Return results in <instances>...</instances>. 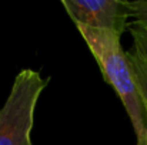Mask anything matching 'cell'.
Returning <instances> with one entry per match:
<instances>
[{"label":"cell","mask_w":147,"mask_h":145,"mask_svg":"<svg viewBox=\"0 0 147 145\" xmlns=\"http://www.w3.org/2000/svg\"><path fill=\"white\" fill-rule=\"evenodd\" d=\"M82 39L97 61L104 81L109 83L120 98L133 125L137 145H147V118L144 105L134 81L126 51L121 48L120 34L76 26Z\"/></svg>","instance_id":"obj_1"},{"label":"cell","mask_w":147,"mask_h":145,"mask_svg":"<svg viewBox=\"0 0 147 145\" xmlns=\"http://www.w3.org/2000/svg\"><path fill=\"white\" fill-rule=\"evenodd\" d=\"M49 80L33 68L19 71L0 110V145H33L36 107Z\"/></svg>","instance_id":"obj_2"},{"label":"cell","mask_w":147,"mask_h":145,"mask_svg":"<svg viewBox=\"0 0 147 145\" xmlns=\"http://www.w3.org/2000/svg\"><path fill=\"white\" fill-rule=\"evenodd\" d=\"M76 26L123 34L130 26L129 0H61Z\"/></svg>","instance_id":"obj_3"},{"label":"cell","mask_w":147,"mask_h":145,"mask_svg":"<svg viewBox=\"0 0 147 145\" xmlns=\"http://www.w3.org/2000/svg\"><path fill=\"white\" fill-rule=\"evenodd\" d=\"M126 55H127L130 68L133 71L134 81L137 84V88H139V93H140L143 105H144L147 118V60L134 48L126 51Z\"/></svg>","instance_id":"obj_4"},{"label":"cell","mask_w":147,"mask_h":145,"mask_svg":"<svg viewBox=\"0 0 147 145\" xmlns=\"http://www.w3.org/2000/svg\"><path fill=\"white\" fill-rule=\"evenodd\" d=\"M129 30L133 37V48L147 60V21L131 20Z\"/></svg>","instance_id":"obj_5"},{"label":"cell","mask_w":147,"mask_h":145,"mask_svg":"<svg viewBox=\"0 0 147 145\" xmlns=\"http://www.w3.org/2000/svg\"><path fill=\"white\" fill-rule=\"evenodd\" d=\"M131 20L147 21V0H129Z\"/></svg>","instance_id":"obj_6"}]
</instances>
